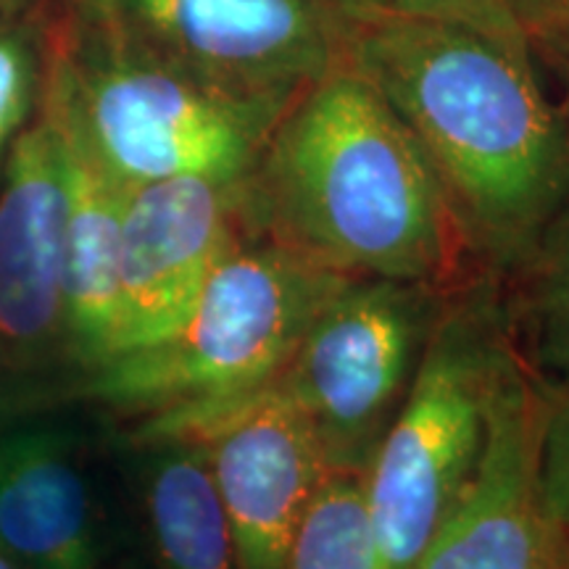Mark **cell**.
Masks as SVG:
<instances>
[{
    "label": "cell",
    "mask_w": 569,
    "mask_h": 569,
    "mask_svg": "<svg viewBox=\"0 0 569 569\" xmlns=\"http://www.w3.org/2000/svg\"><path fill=\"white\" fill-rule=\"evenodd\" d=\"M511 348L486 298L443 309L365 472L382 567L415 569L478 472Z\"/></svg>",
    "instance_id": "277c9868"
},
{
    "label": "cell",
    "mask_w": 569,
    "mask_h": 569,
    "mask_svg": "<svg viewBox=\"0 0 569 569\" xmlns=\"http://www.w3.org/2000/svg\"><path fill=\"white\" fill-rule=\"evenodd\" d=\"M0 549L19 569H98L101 522L74 440L63 430L0 438Z\"/></svg>",
    "instance_id": "7c38bea8"
},
{
    "label": "cell",
    "mask_w": 569,
    "mask_h": 569,
    "mask_svg": "<svg viewBox=\"0 0 569 569\" xmlns=\"http://www.w3.org/2000/svg\"><path fill=\"white\" fill-rule=\"evenodd\" d=\"M543 407V388L511 353L496 388L478 472L415 569H565L567 532L540 501Z\"/></svg>",
    "instance_id": "9c48e42d"
},
{
    "label": "cell",
    "mask_w": 569,
    "mask_h": 569,
    "mask_svg": "<svg viewBox=\"0 0 569 569\" xmlns=\"http://www.w3.org/2000/svg\"><path fill=\"white\" fill-rule=\"evenodd\" d=\"M67 180L51 111L9 148L0 184V346L40 359L63 330Z\"/></svg>",
    "instance_id": "8fae6325"
},
{
    "label": "cell",
    "mask_w": 569,
    "mask_h": 569,
    "mask_svg": "<svg viewBox=\"0 0 569 569\" xmlns=\"http://www.w3.org/2000/svg\"><path fill=\"white\" fill-rule=\"evenodd\" d=\"M346 61L422 148L467 248L530 259L569 201V130L532 48L457 21L348 17Z\"/></svg>",
    "instance_id": "6da1fadb"
},
{
    "label": "cell",
    "mask_w": 569,
    "mask_h": 569,
    "mask_svg": "<svg viewBox=\"0 0 569 569\" xmlns=\"http://www.w3.org/2000/svg\"><path fill=\"white\" fill-rule=\"evenodd\" d=\"M340 3H343L346 17L443 19L472 27L493 40L528 46L507 0H340Z\"/></svg>",
    "instance_id": "2e32d148"
},
{
    "label": "cell",
    "mask_w": 569,
    "mask_h": 569,
    "mask_svg": "<svg viewBox=\"0 0 569 569\" xmlns=\"http://www.w3.org/2000/svg\"><path fill=\"white\" fill-rule=\"evenodd\" d=\"M111 32L198 82L284 111L346 56L340 0H98Z\"/></svg>",
    "instance_id": "52a82bcc"
},
{
    "label": "cell",
    "mask_w": 569,
    "mask_h": 569,
    "mask_svg": "<svg viewBox=\"0 0 569 569\" xmlns=\"http://www.w3.org/2000/svg\"><path fill=\"white\" fill-rule=\"evenodd\" d=\"M238 224L243 184L172 177L127 193L117 356L161 343L188 319L213 269L243 240Z\"/></svg>",
    "instance_id": "30bf717a"
},
{
    "label": "cell",
    "mask_w": 569,
    "mask_h": 569,
    "mask_svg": "<svg viewBox=\"0 0 569 569\" xmlns=\"http://www.w3.org/2000/svg\"><path fill=\"white\" fill-rule=\"evenodd\" d=\"M248 238L219 261L172 336L92 369L88 393L169 415L274 382L319 309L351 277L267 238Z\"/></svg>",
    "instance_id": "3957f363"
},
{
    "label": "cell",
    "mask_w": 569,
    "mask_h": 569,
    "mask_svg": "<svg viewBox=\"0 0 569 569\" xmlns=\"http://www.w3.org/2000/svg\"><path fill=\"white\" fill-rule=\"evenodd\" d=\"M48 111L61 134L67 180L63 330L69 351L96 369L117 356L119 253L130 190L106 172L53 96Z\"/></svg>",
    "instance_id": "4fadbf2b"
},
{
    "label": "cell",
    "mask_w": 569,
    "mask_h": 569,
    "mask_svg": "<svg viewBox=\"0 0 569 569\" xmlns=\"http://www.w3.org/2000/svg\"><path fill=\"white\" fill-rule=\"evenodd\" d=\"M530 343L536 367L557 390L569 393V284L538 288L530 311Z\"/></svg>",
    "instance_id": "ac0fdd59"
},
{
    "label": "cell",
    "mask_w": 569,
    "mask_h": 569,
    "mask_svg": "<svg viewBox=\"0 0 569 569\" xmlns=\"http://www.w3.org/2000/svg\"><path fill=\"white\" fill-rule=\"evenodd\" d=\"M243 224L351 280L436 288L467 251L422 148L346 56L269 134L243 184Z\"/></svg>",
    "instance_id": "7a4b0ae2"
},
{
    "label": "cell",
    "mask_w": 569,
    "mask_h": 569,
    "mask_svg": "<svg viewBox=\"0 0 569 569\" xmlns=\"http://www.w3.org/2000/svg\"><path fill=\"white\" fill-rule=\"evenodd\" d=\"M559 69H561V77H565V96H561L559 111H561V117H565L567 130H569V56L559 63Z\"/></svg>",
    "instance_id": "7402d4cb"
},
{
    "label": "cell",
    "mask_w": 569,
    "mask_h": 569,
    "mask_svg": "<svg viewBox=\"0 0 569 569\" xmlns=\"http://www.w3.org/2000/svg\"><path fill=\"white\" fill-rule=\"evenodd\" d=\"M438 311L430 284L348 280L269 382L309 422L330 472L365 475L372 465Z\"/></svg>",
    "instance_id": "8992f818"
},
{
    "label": "cell",
    "mask_w": 569,
    "mask_h": 569,
    "mask_svg": "<svg viewBox=\"0 0 569 569\" xmlns=\"http://www.w3.org/2000/svg\"><path fill=\"white\" fill-rule=\"evenodd\" d=\"M51 96L127 190L172 177L240 188L284 113L224 96L109 27L80 69H61Z\"/></svg>",
    "instance_id": "5b68a950"
},
{
    "label": "cell",
    "mask_w": 569,
    "mask_h": 569,
    "mask_svg": "<svg viewBox=\"0 0 569 569\" xmlns=\"http://www.w3.org/2000/svg\"><path fill=\"white\" fill-rule=\"evenodd\" d=\"M530 261H536L538 288L569 284V201L561 206L546 232L540 234Z\"/></svg>",
    "instance_id": "44dd1931"
},
{
    "label": "cell",
    "mask_w": 569,
    "mask_h": 569,
    "mask_svg": "<svg viewBox=\"0 0 569 569\" xmlns=\"http://www.w3.org/2000/svg\"><path fill=\"white\" fill-rule=\"evenodd\" d=\"M142 440L138 493L153 569H238L206 448L184 436Z\"/></svg>",
    "instance_id": "5bb4252c"
},
{
    "label": "cell",
    "mask_w": 569,
    "mask_h": 569,
    "mask_svg": "<svg viewBox=\"0 0 569 569\" xmlns=\"http://www.w3.org/2000/svg\"><path fill=\"white\" fill-rule=\"evenodd\" d=\"M543 425H540L538 482L540 501L553 525L569 536V393L543 390Z\"/></svg>",
    "instance_id": "e0dca14e"
},
{
    "label": "cell",
    "mask_w": 569,
    "mask_h": 569,
    "mask_svg": "<svg viewBox=\"0 0 569 569\" xmlns=\"http://www.w3.org/2000/svg\"><path fill=\"white\" fill-rule=\"evenodd\" d=\"M282 569H386L361 472H327Z\"/></svg>",
    "instance_id": "9a60e30c"
},
{
    "label": "cell",
    "mask_w": 569,
    "mask_h": 569,
    "mask_svg": "<svg viewBox=\"0 0 569 569\" xmlns=\"http://www.w3.org/2000/svg\"><path fill=\"white\" fill-rule=\"evenodd\" d=\"M565 569H569V536H567V561H565Z\"/></svg>",
    "instance_id": "cb8c5ba5"
},
{
    "label": "cell",
    "mask_w": 569,
    "mask_h": 569,
    "mask_svg": "<svg viewBox=\"0 0 569 569\" xmlns=\"http://www.w3.org/2000/svg\"><path fill=\"white\" fill-rule=\"evenodd\" d=\"M32 59L27 46L0 32V161L24 122L32 101Z\"/></svg>",
    "instance_id": "d6986e66"
},
{
    "label": "cell",
    "mask_w": 569,
    "mask_h": 569,
    "mask_svg": "<svg viewBox=\"0 0 569 569\" xmlns=\"http://www.w3.org/2000/svg\"><path fill=\"white\" fill-rule=\"evenodd\" d=\"M507 6L532 53L559 69L569 56V0H507Z\"/></svg>",
    "instance_id": "ffe728a7"
},
{
    "label": "cell",
    "mask_w": 569,
    "mask_h": 569,
    "mask_svg": "<svg viewBox=\"0 0 569 569\" xmlns=\"http://www.w3.org/2000/svg\"><path fill=\"white\" fill-rule=\"evenodd\" d=\"M0 569H19L17 565H13V559L3 549H0Z\"/></svg>",
    "instance_id": "603a6c76"
},
{
    "label": "cell",
    "mask_w": 569,
    "mask_h": 569,
    "mask_svg": "<svg viewBox=\"0 0 569 569\" xmlns=\"http://www.w3.org/2000/svg\"><path fill=\"white\" fill-rule=\"evenodd\" d=\"M146 436H184L206 448L238 569L284 567L298 522L330 472L309 422L288 398L267 386L156 415Z\"/></svg>",
    "instance_id": "ba28073f"
}]
</instances>
